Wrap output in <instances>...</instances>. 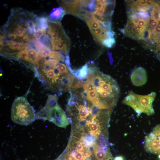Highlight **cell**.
Masks as SVG:
<instances>
[{
    "label": "cell",
    "instance_id": "1",
    "mask_svg": "<svg viewBox=\"0 0 160 160\" xmlns=\"http://www.w3.org/2000/svg\"><path fill=\"white\" fill-rule=\"evenodd\" d=\"M39 17L20 8L11 9L0 30V54L13 59L22 51L35 47V37Z\"/></svg>",
    "mask_w": 160,
    "mask_h": 160
},
{
    "label": "cell",
    "instance_id": "2",
    "mask_svg": "<svg viewBox=\"0 0 160 160\" xmlns=\"http://www.w3.org/2000/svg\"><path fill=\"white\" fill-rule=\"evenodd\" d=\"M100 105L104 108L111 109L116 104L120 89L116 81L110 76L101 72L96 67L91 80Z\"/></svg>",
    "mask_w": 160,
    "mask_h": 160
},
{
    "label": "cell",
    "instance_id": "3",
    "mask_svg": "<svg viewBox=\"0 0 160 160\" xmlns=\"http://www.w3.org/2000/svg\"><path fill=\"white\" fill-rule=\"evenodd\" d=\"M34 110L23 97H19L14 100L11 108V118L15 123L28 125L36 119Z\"/></svg>",
    "mask_w": 160,
    "mask_h": 160
},
{
    "label": "cell",
    "instance_id": "4",
    "mask_svg": "<svg viewBox=\"0 0 160 160\" xmlns=\"http://www.w3.org/2000/svg\"><path fill=\"white\" fill-rule=\"evenodd\" d=\"M47 32L49 35L50 48L51 50L68 55L70 41L61 23L48 22Z\"/></svg>",
    "mask_w": 160,
    "mask_h": 160
},
{
    "label": "cell",
    "instance_id": "5",
    "mask_svg": "<svg viewBox=\"0 0 160 160\" xmlns=\"http://www.w3.org/2000/svg\"><path fill=\"white\" fill-rule=\"evenodd\" d=\"M156 96L154 92L143 95L130 92L124 99L123 103L132 107L138 115L143 113L151 115L154 113L152 103Z\"/></svg>",
    "mask_w": 160,
    "mask_h": 160
},
{
    "label": "cell",
    "instance_id": "6",
    "mask_svg": "<svg viewBox=\"0 0 160 160\" xmlns=\"http://www.w3.org/2000/svg\"><path fill=\"white\" fill-rule=\"evenodd\" d=\"M37 119L48 120L57 126L64 128L70 124L65 112L59 105L53 107L45 105L36 115Z\"/></svg>",
    "mask_w": 160,
    "mask_h": 160
},
{
    "label": "cell",
    "instance_id": "7",
    "mask_svg": "<svg viewBox=\"0 0 160 160\" xmlns=\"http://www.w3.org/2000/svg\"><path fill=\"white\" fill-rule=\"evenodd\" d=\"M148 145L152 153L160 155V125L157 126L148 134Z\"/></svg>",
    "mask_w": 160,
    "mask_h": 160
},
{
    "label": "cell",
    "instance_id": "8",
    "mask_svg": "<svg viewBox=\"0 0 160 160\" xmlns=\"http://www.w3.org/2000/svg\"><path fill=\"white\" fill-rule=\"evenodd\" d=\"M130 78L133 84L140 86L145 84L147 81V75L146 70L143 68L138 67L132 73Z\"/></svg>",
    "mask_w": 160,
    "mask_h": 160
},
{
    "label": "cell",
    "instance_id": "9",
    "mask_svg": "<svg viewBox=\"0 0 160 160\" xmlns=\"http://www.w3.org/2000/svg\"><path fill=\"white\" fill-rule=\"evenodd\" d=\"M66 14L65 10L62 7L53 8L47 17L48 22L59 23Z\"/></svg>",
    "mask_w": 160,
    "mask_h": 160
},
{
    "label": "cell",
    "instance_id": "10",
    "mask_svg": "<svg viewBox=\"0 0 160 160\" xmlns=\"http://www.w3.org/2000/svg\"><path fill=\"white\" fill-rule=\"evenodd\" d=\"M97 138L95 136L90 133H84L81 139L80 142L83 145L88 147L96 144Z\"/></svg>",
    "mask_w": 160,
    "mask_h": 160
},
{
    "label": "cell",
    "instance_id": "11",
    "mask_svg": "<svg viewBox=\"0 0 160 160\" xmlns=\"http://www.w3.org/2000/svg\"><path fill=\"white\" fill-rule=\"evenodd\" d=\"M88 65L86 63L80 68L76 71H72L71 73L75 77L81 80L85 78L88 73Z\"/></svg>",
    "mask_w": 160,
    "mask_h": 160
},
{
    "label": "cell",
    "instance_id": "12",
    "mask_svg": "<svg viewBox=\"0 0 160 160\" xmlns=\"http://www.w3.org/2000/svg\"><path fill=\"white\" fill-rule=\"evenodd\" d=\"M87 127L89 132L98 138L101 132V127L100 124L94 122H90L88 121Z\"/></svg>",
    "mask_w": 160,
    "mask_h": 160
},
{
    "label": "cell",
    "instance_id": "13",
    "mask_svg": "<svg viewBox=\"0 0 160 160\" xmlns=\"http://www.w3.org/2000/svg\"><path fill=\"white\" fill-rule=\"evenodd\" d=\"M78 109L79 118L77 120L86 119L89 114L90 108L85 105H79Z\"/></svg>",
    "mask_w": 160,
    "mask_h": 160
},
{
    "label": "cell",
    "instance_id": "14",
    "mask_svg": "<svg viewBox=\"0 0 160 160\" xmlns=\"http://www.w3.org/2000/svg\"><path fill=\"white\" fill-rule=\"evenodd\" d=\"M94 154L96 160H107L111 154H108L102 151L98 145H97L94 152Z\"/></svg>",
    "mask_w": 160,
    "mask_h": 160
},
{
    "label": "cell",
    "instance_id": "15",
    "mask_svg": "<svg viewBox=\"0 0 160 160\" xmlns=\"http://www.w3.org/2000/svg\"><path fill=\"white\" fill-rule=\"evenodd\" d=\"M102 109L98 106L93 105L90 108L89 114L92 116H97Z\"/></svg>",
    "mask_w": 160,
    "mask_h": 160
},
{
    "label": "cell",
    "instance_id": "16",
    "mask_svg": "<svg viewBox=\"0 0 160 160\" xmlns=\"http://www.w3.org/2000/svg\"><path fill=\"white\" fill-rule=\"evenodd\" d=\"M78 122L76 125L79 128L84 129L86 127L88 123V121L86 119L78 120Z\"/></svg>",
    "mask_w": 160,
    "mask_h": 160
},
{
    "label": "cell",
    "instance_id": "17",
    "mask_svg": "<svg viewBox=\"0 0 160 160\" xmlns=\"http://www.w3.org/2000/svg\"><path fill=\"white\" fill-rule=\"evenodd\" d=\"M85 157L83 151H78L76 155L74 157L75 160H78Z\"/></svg>",
    "mask_w": 160,
    "mask_h": 160
},
{
    "label": "cell",
    "instance_id": "18",
    "mask_svg": "<svg viewBox=\"0 0 160 160\" xmlns=\"http://www.w3.org/2000/svg\"><path fill=\"white\" fill-rule=\"evenodd\" d=\"M75 148L78 151H83L84 148L82 143L81 142H78L76 145Z\"/></svg>",
    "mask_w": 160,
    "mask_h": 160
},
{
    "label": "cell",
    "instance_id": "19",
    "mask_svg": "<svg viewBox=\"0 0 160 160\" xmlns=\"http://www.w3.org/2000/svg\"><path fill=\"white\" fill-rule=\"evenodd\" d=\"M71 151H70V156L74 157L77 154L78 151L75 148H70Z\"/></svg>",
    "mask_w": 160,
    "mask_h": 160
},
{
    "label": "cell",
    "instance_id": "20",
    "mask_svg": "<svg viewBox=\"0 0 160 160\" xmlns=\"http://www.w3.org/2000/svg\"><path fill=\"white\" fill-rule=\"evenodd\" d=\"M152 31L156 32L155 33L160 34V25H158L156 28L153 30Z\"/></svg>",
    "mask_w": 160,
    "mask_h": 160
},
{
    "label": "cell",
    "instance_id": "21",
    "mask_svg": "<svg viewBox=\"0 0 160 160\" xmlns=\"http://www.w3.org/2000/svg\"><path fill=\"white\" fill-rule=\"evenodd\" d=\"M113 160H124V159L123 156H118L116 157L113 159Z\"/></svg>",
    "mask_w": 160,
    "mask_h": 160
},
{
    "label": "cell",
    "instance_id": "22",
    "mask_svg": "<svg viewBox=\"0 0 160 160\" xmlns=\"http://www.w3.org/2000/svg\"><path fill=\"white\" fill-rule=\"evenodd\" d=\"M86 158L85 157H83L82 158L79 159H78V160H85Z\"/></svg>",
    "mask_w": 160,
    "mask_h": 160
},
{
    "label": "cell",
    "instance_id": "23",
    "mask_svg": "<svg viewBox=\"0 0 160 160\" xmlns=\"http://www.w3.org/2000/svg\"><path fill=\"white\" fill-rule=\"evenodd\" d=\"M159 159H160V155H159Z\"/></svg>",
    "mask_w": 160,
    "mask_h": 160
},
{
    "label": "cell",
    "instance_id": "24",
    "mask_svg": "<svg viewBox=\"0 0 160 160\" xmlns=\"http://www.w3.org/2000/svg\"><path fill=\"white\" fill-rule=\"evenodd\" d=\"M159 19L160 20V15H159Z\"/></svg>",
    "mask_w": 160,
    "mask_h": 160
}]
</instances>
